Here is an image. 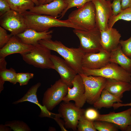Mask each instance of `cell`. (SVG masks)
Segmentation results:
<instances>
[{"mask_svg":"<svg viewBox=\"0 0 131 131\" xmlns=\"http://www.w3.org/2000/svg\"><path fill=\"white\" fill-rule=\"evenodd\" d=\"M38 42L51 50L57 52L77 74H83L82 61L85 54L79 47L68 48L60 41H53L51 39H42Z\"/></svg>","mask_w":131,"mask_h":131,"instance_id":"obj_1","label":"cell"},{"mask_svg":"<svg viewBox=\"0 0 131 131\" xmlns=\"http://www.w3.org/2000/svg\"><path fill=\"white\" fill-rule=\"evenodd\" d=\"M27 28L38 32L49 30L54 27H65L81 30V28L67 19L61 20L51 16L38 14L27 11L22 14Z\"/></svg>","mask_w":131,"mask_h":131,"instance_id":"obj_2","label":"cell"},{"mask_svg":"<svg viewBox=\"0 0 131 131\" xmlns=\"http://www.w3.org/2000/svg\"><path fill=\"white\" fill-rule=\"evenodd\" d=\"M82 30H89L96 27V10L92 1L72 11L68 19Z\"/></svg>","mask_w":131,"mask_h":131,"instance_id":"obj_3","label":"cell"},{"mask_svg":"<svg viewBox=\"0 0 131 131\" xmlns=\"http://www.w3.org/2000/svg\"><path fill=\"white\" fill-rule=\"evenodd\" d=\"M33 45L30 52L21 55L23 60L36 67L54 69L51 50L38 42Z\"/></svg>","mask_w":131,"mask_h":131,"instance_id":"obj_4","label":"cell"},{"mask_svg":"<svg viewBox=\"0 0 131 131\" xmlns=\"http://www.w3.org/2000/svg\"><path fill=\"white\" fill-rule=\"evenodd\" d=\"M80 41L79 48L85 54L98 52L103 49L101 44V32L96 27L89 30L74 29Z\"/></svg>","mask_w":131,"mask_h":131,"instance_id":"obj_5","label":"cell"},{"mask_svg":"<svg viewBox=\"0 0 131 131\" xmlns=\"http://www.w3.org/2000/svg\"><path fill=\"white\" fill-rule=\"evenodd\" d=\"M83 74L87 75L100 76L131 83L130 73L118 65L110 62L99 69H90L82 68Z\"/></svg>","mask_w":131,"mask_h":131,"instance_id":"obj_6","label":"cell"},{"mask_svg":"<svg viewBox=\"0 0 131 131\" xmlns=\"http://www.w3.org/2000/svg\"><path fill=\"white\" fill-rule=\"evenodd\" d=\"M80 74L85 86L86 102L93 105L100 97L105 89L107 79L100 76H88L83 74Z\"/></svg>","mask_w":131,"mask_h":131,"instance_id":"obj_7","label":"cell"},{"mask_svg":"<svg viewBox=\"0 0 131 131\" xmlns=\"http://www.w3.org/2000/svg\"><path fill=\"white\" fill-rule=\"evenodd\" d=\"M68 86L60 79L48 88L43 94L42 105L49 111L59 104L66 95Z\"/></svg>","mask_w":131,"mask_h":131,"instance_id":"obj_8","label":"cell"},{"mask_svg":"<svg viewBox=\"0 0 131 131\" xmlns=\"http://www.w3.org/2000/svg\"><path fill=\"white\" fill-rule=\"evenodd\" d=\"M0 25L14 36L22 33L27 28L23 14L11 9L0 16Z\"/></svg>","mask_w":131,"mask_h":131,"instance_id":"obj_9","label":"cell"},{"mask_svg":"<svg viewBox=\"0 0 131 131\" xmlns=\"http://www.w3.org/2000/svg\"><path fill=\"white\" fill-rule=\"evenodd\" d=\"M85 111L70 101L60 103L58 109V113L65 122V128L74 131L77 130L79 119Z\"/></svg>","mask_w":131,"mask_h":131,"instance_id":"obj_10","label":"cell"},{"mask_svg":"<svg viewBox=\"0 0 131 131\" xmlns=\"http://www.w3.org/2000/svg\"><path fill=\"white\" fill-rule=\"evenodd\" d=\"M96 10V27L100 31L108 29V23L112 16V3L106 0H92Z\"/></svg>","mask_w":131,"mask_h":131,"instance_id":"obj_11","label":"cell"},{"mask_svg":"<svg viewBox=\"0 0 131 131\" xmlns=\"http://www.w3.org/2000/svg\"><path fill=\"white\" fill-rule=\"evenodd\" d=\"M73 87H68L67 94L63 99L66 102L73 100L77 107L82 108L86 102L85 96V89L82 78L77 74L72 82Z\"/></svg>","mask_w":131,"mask_h":131,"instance_id":"obj_12","label":"cell"},{"mask_svg":"<svg viewBox=\"0 0 131 131\" xmlns=\"http://www.w3.org/2000/svg\"><path fill=\"white\" fill-rule=\"evenodd\" d=\"M110 53L103 49L98 52L85 54L82 61V68L90 69L101 68L110 63Z\"/></svg>","mask_w":131,"mask_h":131,"instance_id":"obj_13","label":"cell"},{"mask_svg":"<svg viewBox=\"0 0 131 131\" xmlns=\"http://www.w3.org/2000/svg\"><path fill=\"white\" fill-rule=\"evenodd\" d=\"M51 59L54 66V70L59 74L60 79L71 87L73 86V81L77 74V73L64 59L52 54Z\"/></svg>","mask_w":131,"mask_h":131,"instance_id":"obj_14","label":"cell"},{"mask_svg":"<svg viewBox=\"0 0 131 131\" xmlns=\"http://www.w3.org/2000/svg\"><path fill=\"white\" fill-rule=\"evenodd\" d=\"M97 121H105L115 125L122 131H126L131 125V107L122 112L99 114Z\"/></svg>","mask_w":131,"mask_h":131,"instance_id":"obj_15","label":"cell"},{"mask_svg":"<svg viewBox=\"0 0 131 131\" xmlns=\"http://www.w3.org/2000/svg\"><path fill=\"white\" fill-rule=\"evenodd\" d=\"M33 45L23 42L16 36L13 35L4 46L0 49V57L5 58L8 55L19 53L21 56L30 52Z\"/></svg>","mask_w":131,"mask_h":131,"instance_id":"obj_16","label":"cell"},{"mask_svg":"<svg viewBox=\"0 0 131 131\" xmlns=\"http://www.w3.org/2000/svg\"><path fill=\"white\" fill-rule=\"evenodd\" d=\"M67 7L64 0H54L46 4H40L29 11L35 13L50 16L57 18L61 15Z\"/></svg>","mask_w":131,"mask_h":131,"instance_id":"obj_17","label":"cell"},{"mask_svg":"<svg viewBox=\"0 0 131 131\" xmlns=\"http://www.w3.org/2000/svg\"><path fill=\"white\" fill-rule=\"evenodd\" d=\"M41 84L40 82H38L33 85L22 98L13 102L12 104L16 105L25 101H28L33 103L39 106L41 109V112L39 115V117L53 118L52 117V115H55L56 114L50 112L45 106L41 104L38 100L37 92Z\"/></svg>","mask_w":131,"mask_h":131,"instance_id":"obj_18","label":"cell"},{"mask_svg":"<svg viewBox=\"0 0 131 131\" xmlns=\"http://www.w3.org/2000/svg\"><path fill=\"white\" fill-rule=\"evenodd\" d=\"M100 32V42L103 49L110 53L117 49L120 44L121 37L119 31L112 27Z\"/></svg>","mask_w":131,"mask_h":131,"instance_id":"obj_19","label":"cell"},{"mask_svg":"<svg viewBox=\"0 0 131 131\" xmlns=\"http://www.w3.org/2000/svg\"><path fill=\"white\" fill-rule=\"evenodd\" d=\"M53 31L49 30L38 32L29 28H27L23 32L16 36L24 43L33 45L42 39H51Z\"/></svg>","mask_w":131,"mask_h":131,"instance_id":"obj_20","label":"cell"},{"mask_svg":"<svg viewBox=\"0 0 131 131\" xmlns=\"http://www.w3.org/2000/svg\"><path fill=\"white\" fill-rule=\"evenodd\" d=\"M104 89L121 99L124 92L131 90V83L114 79H107Z\"/></svg>","mask_w":131,"mask_h":131,"instance_id":"obj_21","label":"cell"},{"mask_svg":"<svg viewBox=\"0 0 131 131\" xmlns=\"http://www.w3.org/2000/svg\"><path fill=\"white\" fill-rule=\"evenodd\" d=\"M110 62L119 65L130 73L131 68V58L123 52L120 44L117 49L110 52Z\"/></svg>","mask_w":131,"mask_h":131,"instance_id":"obj_22","label":"cell"},{"mask_svg":"<svg viewBox=\"0 0 131 131\" xmlns=\"http://www.w3.org/2000/svg\"><path fill=\"white\" fill-rule=\"evenodd\" d=\"M116 102L122 103V101L120 98L104 89L100 97L93 105L96 108L100 109L102 107L109 108L112 107L113 104Z\"/></svg>","mask_w":131,"mask_h":131,"instance_id":"obj_23","label":"cell"},{"mask_svg":"<svg viewBox=\"0 0 131 131\" xmlns=\"http://www.w3.org/2000/svg\"><path fill=\"white\" fill-rule=\"evenodd\" d=\"M7 0L11 9L22 14L31 10L35 5L32 0Z\"/></svg>","mask_w":131,"mask_h":131,"instance_id":"obj_24","label":"cell"},{"mask_svg":"<svg viewBox=\"0 0 131 131\" xmlns=\"http://www.w3.org/2000/svg\"><path fill=\"white\" fill-rule=\"evenodd\" d=\"M17 73L15 70L12 68L0 69V93L3 89L5 82H9L14 85L17 83Z\"/></svg>","mask_w":131,"mask_h":131,"instance_id":"obj_25","label":"cell"},{"mask_svg":"<svg viewBox=\"0 0 131 131\" xmlns=\"http://www.w3.org/2000/svg\"><path fill=\"white\" fill-rule=\"evenodd\" d=\"M120 20H123L126 21H131V7L122 10L116 16H111L108 22V28L112 27L115 23Z\"/></svg>","mask_w":131,"mask_h":131,"instance_id":"obj_26","label":"cell"},{"mask_svg":"<svg viewBox=\"0 0 131 131\" xmlns=\"http://www.w3.org/2000/svg\"><path fill=\"white\" fill-rule=\"evenodd\" d=\"M78 131H96L94 122L90 121L82 115L80 117L78 124Z\"/></svg>","mask_w":131,"mask_h":131,"instance_id":"obj_27","label":"cell"},{"mask_svg":"<svg viewBox=\"0 0 131 131\" xmlns=\"http://www.w3.org/2000/svg\"><path fill=\"white\" fill-rule=\"evenodd\" d=\"M5 125L10 127L14 131H30L31 129L25 122L21 121L15 120L6 122Z\"/></svg>","mask_w":131,"mask_h":131,"instance_id":"obj_28","label":"cell"},{"mask_svg":"<svg viewBox=\"0 0 131 131\" xmlns=\"http://www.w3.org/2000/svg\"><path fill=\"white\" fill-rule=\"evenodd\" d=\"M96 129L99 131H116L117 127L113 123L105 121H96L94 122Z\"/></svg>","mask_w":131,"mask_h":131,"instance_id":"obj_29","label":"cell"},{"mask_svg":"<svg viewBox=\"0 0 131 131\" xmlns=\"http://www.w3.org/2000/svg\"><path fill=\"white\" fill-rule=\"evenodd\" d=\"M67 5V7L61 14L60 19L65 15L67 10L74 7L80 8L83 6L87 2L92 1V0H64Z\"/></svg>","mask_w":131,"mask_h":131,"instance_id":"obj_30","label":"cell"},{"mask_svg":"<svg viewBox=\"0 0 131 131\" xmlns=\"http://www.w3.org/2000/svg\"><path fill=\"white\" fill-rule=\"evenodd\" d=\"M33 73H17L16 80L20 86L27 85L29 80L33 77Z\"/></svg>","mask_w":131,"mask_h":131,"instance_id":"obj_31","label":"cell"},{"mask_svg":"<svg viewBox=\"0 0 131 131\" xmlns=\"http://www.w3.org/2000/svg\"><path fill=\"white\" fill-rule=\"evenodd\" d=\"M120 43L123 52L131 58V36L126 40H120Z\"/></svg>","mask_w":131,"mask_h":131,"instance_id":"obj_32","label":"cell"},{"mask_svg":"<svg viewBox=\"0 0 131 131\" xmlns=\"http://www.w3.org/2000/svg\"><path fill=\"white\" fill-rule=\"evenodd\" d=\"M13 35L8 34L6 30L0 26V49L2 48L9 41Z\"/></svg>","mask_w":131,"mask_h":131,"instance_id":"obj_33","label":"cell"},{"mask_svg":"<svg viewBox=\"0 0 131 131\" xmlns=\"http://www.w3.org/2000/svg\"><path fill=\"white\" fill-rule=\"evenodd\" d=\"M99 114L95 109L89 108L85 110L84 114V116L88 119L92 121L97 120Z\"/></svg>","mask_w":131,"mask_h":131,"instance_id":"obj_34","label":"cell"},{"mask_svg":"<svg viewBox=\"0 0 131 131\" xmlns=\"http://www.w3.org/2000/svg\"><path fill=\"white\" fill-rule=\"evenodd\" d=\"M121 0H113L112 3V16H117L122 10L121 6Z\"/></svg>","mask_w":131,"mask_h":131,"instance_id":"obj_35","label":"cell"},{"mask_svg":"<svg viewBox=\"0 0 131 131\" xmlns=\"http://www.w3.org/2000/svg\"><path fill=\"white\" fill-rule=\"evenodd\" d=\"M11 10L7 0H0V16H1Z\"/></svg>","mask_w":131,"mask_h":131,"instance_id":"obj_36","label":"cell"},{"mask_svg":"<svg viewBox=\"0 0 131 131\" xmlns=\"http://www.w3.org/2000/svg\"><path fill=\"white\" fill-rule=\"evenodd\" d=\"M55 117L53 118L56 122L60 127L61 131H67V130L65 127V122L64 120L60 118H61L60 115L59 114H56Z\"/></svg>","mask_w":131,"mask_h":131,"instance_id":"obj_37","label":"cell"},{"mask_svg":"<svg viewBox=\"0 0 131 131\" xmlns=\"http://www.w3.org/2000/svg\"><path fill=\"white\" fill-rule=\"evenodd\" d=\"M121 6L122 10L131 7V0H121Z\"/></svg>","mask_w":131,"mask_h":131,"instance_id":"obj_38","label":"cell"},{"mask_svg":"<svg viewBox=\"0 0 131 131\" xmlns=\"http://www.w3.org/2000/svg\"><path fill=\"white\" fill-rule=\"evenodd\" d=\"M131 106V102L127 103H114L112 105V106L114 109H117L118 108L123 106Z\"/></svg>","mask_w":131,"mask_h":131,"instance_id":"obj_39","label":"cell"},{"mask_svg":"<svg viewBox=\"0 0 131 131\" xmlns=\"http://www.w3.org/2000/svg\"><path fill=\"white\" fill-rule=\"evenodd\" d=\"M12 129L11 128L8 126H7L5 124L3 125L2 124L0 125V131H10Z\"/></svg>","mask_w":131,"mask_h":131,"instance_id":"obj_40","label":"cell"},{"mask_svg":"<svg viewBox=\"0 0 131 131\" xmlns=\"http://www.w3.org/2000/svg\"><path fill=\"white\" fill-rule=\"evenodd\" d=\"M34 2L36 6H38L40 5L38 0H32Z\"/></svg>","mask_w":131,"mask_h":131,"instance_id":"obj_41","label":"cell"},{"mask_svg":"<svg viewBox=\"0 0 131 131\" xmlns=\"http://www.w3.org/2000/svg\"><path fill=\"white\" fill-rule=\"evenodd\" d=\"M40 4H45L46 0H38Z\"/></svg>","mask_w":131,"mask_h":131,"instance_id":"obj_42","label":"cell"},{"mask_svg":"<svg viewBox=\"0 0 131 131\" xmlns=\"http://www.w3.org/2000/svg\"><path fill=\"white\" fill-rule=\"evenodd\" d=\"M54 0H46L45 4L49 3Z\"/></svg>","mask_w":131,"mask_h":131,"instance_id":"obj_43","label":"cell"},{"mask_svg":"<svg viewBox=\"0 0 131 131\" xmlns=\"http://www.w3.org/2000/svg\"><path fill=\"white\" fill-rule=\"evenodd\" d=\"M130 73L131 75V70H130Z\"/></svg>","mask_w":131,"mask_h":131,"instance_id":"obj_44","label":"cell"},{"mask_svg":"<svg viewBox=\"0 0 131 131\" xmlns=\"http://www.w3.org/2000/svg\"><path fill=\"white\" fill-rule=\"evenodd\" d=\"M108 0V1H109V0Z\"/></svg>","mask_w":131,"mask_h":131,"instance_id":"obj_45","label":"cell"},{"mask_svg":"<svg viewBox=\"0 0 131 131\" xmlns=\"http://www.w3.org/2000/svg\"><path fill=\"white\" fill-rule=\"evenodd\" d=\"M110 1L111 0H110Z\"/></svg>","mask_w":131,"mask_h":131,"instance_id":"obj_46","label":"cell"}]
</instances>
